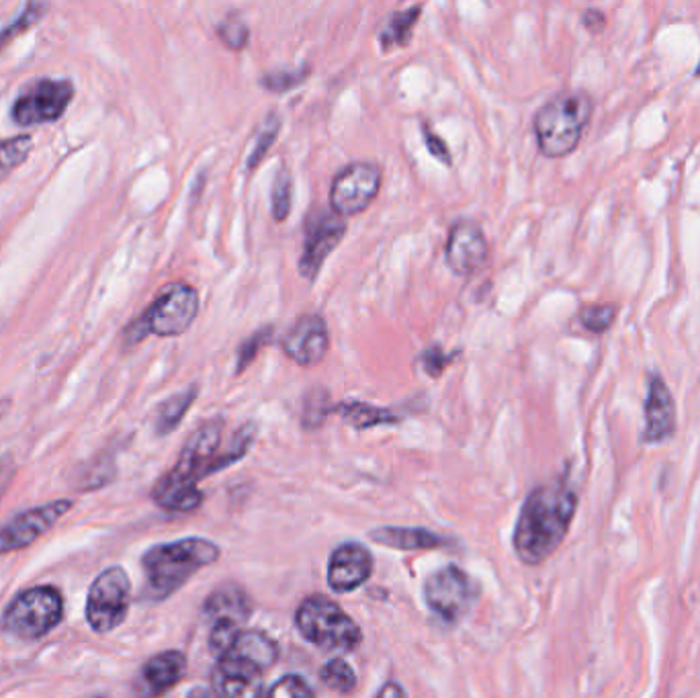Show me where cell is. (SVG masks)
<instances>
[{
  "instance_id": "obj_13",
  "label": "cell",
  "mask_w": 700,
  "mask_h": 698,
  "mask_svg": "<svg viewBox=\"0 0 700 698\" xmlns=\"http://www.w3.org/2000/svg\"><path fill=\"white\" fill-rule=\"evenodd\" d=\"M429 607L447 621H459L474 602L471 581L459 567L448 565L433 574L424 586Z\"/></svg>"
},
{
  "instance_id": "obj_11",
  "label": "cell",
  "mask_w": 700,
  "mask_h": 698,
  "mask_svg": "<svg viewBox=\"0 0 700 698\" xmlns=\"http://www.w3.org/2000/svg\"><path fill=\"white\" fill-rule=\"evenodd\" d=\"M348 225L338 213L332 209H320L313 211L305 223V239H303V251L299 256V275L305 281L313 282L329 261L330 254L338 248V244L346 236Z\"/></svg>"
},
{
  "instance_id": "obj_38",
  "label": "cell",
  "mask_w": 700,
  "mask_h": 698,
  "mask_svg": "<svg viewBox=\"0 0 700 698\" xmlns=\"http://www.w3.org/2000/svg\"><path fill=\"white\" fill-rule=\"evenodd\" d=\"M422 130H424V142H426V148L431 152V156L436 158L443 166H451V164H453V156H451L447 142H445L441 135L434 134L429 125H424Z\"/></svg>"
},
{
  "instance_id": "obj_35",
  "label": "cell",
  "mask_w": 700,
  "mask_h": 698,
  "mask_svg": "<svg viewBox=\"0 0 700 698\" xmlns=\"http://www.w3.org/2000/svg\"><path fill=\"white\" fill-rule=\"evenodd\" d=\"M45 11H47V4H42V2L27 4L25 11L16 16L15 23H11L7 30L0 31V47L9 44L21 31L30 30L31 25H35L44 16Z\"/></svg>"
},
{
  "instance_id": "obj_32",
  "label": "cell",
  "mask_w": 700,
  "mask_h": 698,
  "mask_svg": "<svg viewBox=\"0 0 700 698\" xmlns=\"http://www.w3.org/2000/svg\"><path fill=\"white\" fill-rule=\"evenodd\" d=\"M322 683L326 684L332 690L348 695L357 688V674L351 668V664H346L344 660H330L329 664L320 672Z\"/></svg>"
},
{
  "instance_id": "obj_25",
  "label": "cell",
  "mask_w": 700,
  "mask_h": 698,
  "mask_svg": "<svg viewBox=\"0 0 700 698\" xmlns=\"http://www.w3.org/2000/svg\"><path fill=\"white\" fill-rule=\"evenodd\" d=\"M422 4H412L402 11L391 13L388 23L379 31V45L384 52H389L393 47H403L412 40V30L422 15Z\"/></svg>"
},
{
  "instance_id": "obj_34",
  "label": "cell",
  "mask_w": 700,
  "mask_h": 698,
  "mask_svg": "<svg viewBox=\"0 0 700 698\" xmlns=\"http://www.w3.org/2000/svg\"><path fill=\"white\" fill-rule=\"evenodd\" d=\"M275 328L263 326L256 330L253 336H248L246 341L240 344L238 363H236V375H242L254 363V358L258 357V353L267 346L270 336H273Z\"/></svg>"
},
{
  "instance_id": "obj_4",
  "label": "cell",
  "mask_w": 700,
  "mask_h": 698,
  "mask_svg": "<svg viewBox=\"0 0 700 698\" xmlns=\"http://www.w3.org/2000/svg\"><path fill=\"white\" fill-rule=\"evenodd\" d=\"M220 547L208 539H180L156 545L144 555L148 592L154 598L175 595L195 574L215 564Z\"/></svg>"
},
{
  "instance_id": "obj_18",
  "label": "cell",
  "mask_w": 700,
  "mask_h": 698,
  "mask_svg": "<svg viewBox=\"0 0 700 698\" xmlns=\"http://www.w3.org/2000/svg\"><path fill=\"white\" fill-rule=\"evenodd\" d=\"M211 686L215 698H265L263 672L230 657L218 660V666L211 674Z\"/></svg>"
},
{
  "instance_id": "obj_12",
  "label": "cell",
  "mask_w": 700,
  "mask_h": 698,
  "mask_svg": "<svg viewBox=\"0 0 700 698\" xmlns=\"http://www.w3.org/2000/svg\"><path fill=\"white\" fill-rule=\"evenodd\" d=\"M281 351L303 369L318 367L330 351V332L326 320L320 313H303L287 330Z\"/></svg>"
},
{
  "instance_id": "obj_42",
  "label": "cell",
  "mask_w": 700,
  "mask_h": 698,
  "mask_svg": "<svg viewBox=\"0 0 700 698\" xmlns=\"http://www.w3.org/2000/svg\"><path fill=\"white\" fill-rule=\"evenodd\" d=\"M697 75L700 76V64H699V68H697Z\"/></svg>"
},
{
  "instance_id": "obj_6",
  "label": "cell",
  "mask_w": 700,
  "mask_h": 698,
  "mask_svg": "<svg viewBox=\"0 0 700 698\" xmlns=\"http://www.w3.org/2000/svg\"><path fill=\"white\" fill-rule=\"evenodd\" d=\"M301 638L320 650L353 652L363 641L358 624L326 596H312L296 614Z\"/></svg>"
},
{
  "instance_id": "obj_30",
  "label": "cell",
  "mask_w": 700,
  "mask_h": 698,
  "mask_svg": "<svg viewBox=\"0 0 700 698\" xmlns=\"http://www.w3.org/2000/svg\"><path fill=\"white\" fill-rule=\"evenodd\" d=\"M619 310L614 303H590L584 306L578 313V322L584 330L592 334H604L616 322Z\"/></svg>"
},
{
  "instance_id": "obj_26",
  "label": "cell",
  "mask_w": 700,
  "mask_h": 698,
  "mask_svg": "<svg viewBox=\"0 0 700 698\" xmlns=\"http://www.w3.org/2000/svg\"><path fill=\"white\" fill-rule=\"evenodd\" d=\"M281 128H284V120L279 118V113H277V111L268 113L265 121L260 123L258 132L254 135L253 152H251V156H248V160H246V168H248V170H256V168L263 164V160L267 158L268 149L275 146Z\"/></svg>"
},
{
  "instance_id": "obj_2",
  "label": "cell",
  "mask_w": 700,
  "mask_h": 698,
  "mask_svg": "<svg viewBox=\"0 0 700 698\" xmlns=\"http://www.w3.org/2000/svg\"><path fill=\"white\" fill-rule=\"evenodd\" d=\"M222 434L224 420L213 418L187 439L177 465L154 486L152 498L156 505L173 512H191L201 506L203 494L197 484L215 472V463L222 453Z\"/></svg>"
},
{
  "instance_id": "obj_20",
  "label": "cell",
  "mask_w": 700,
  "mask_h": 698,
  "mask_svg": "<svg viewBox=\"0 0 700 698\" xmlns=\"http://www.w3.org/2000/svg\"><path fill=\"white\" fill-rule=\"evenodd\" d=\"M222 657L236 660L240 664H246V666L265 674V669L270 668L277 662L279 647L265 633H260V631H244L242 629L236 639H234V643L230 645V650Z\"/></svg>"
},
{
  "instance_id": "obj_29",
  "label": "cell",
  "mask_w": 700,
  "mask_h": 698,
  "mask_svg": "<svg viewBox=\"0 0 700 698\" xmlns=\"http://www.w3.org/2000/svg\"><path fill=\"white\" fill-rule=\"evenodd\" d=\"M31 148V135H16L0 142V180L7 179L15 168L27 160Z\"/></svg>"
},
{
  "instance_id": "obj_8",
  "label": "cell",
  "mask_w": 700,
  "mask_h": 698,
  "mask_svg": "<svg viewBox=\"0 0 700 698\" xmlns=\"http://www.w3.org/2000/svg\"><path fill=\"white\" fill-rule=\"evenodd\" d=\"M384 185V168L358 160L344 166L330 185V209L341 218H355L373 206Z\"/></svg>"
},
{
  "instance_id": "obj_22",
  "label": "cell",
  "mask_w": 700,
  "mask_h": 698,
  "mask_svg": "<svg viewBox=\"0 0 700 698\" xmlns=\"http://www.w3.org/2000/svg\"><path fill=\"white\" fill-rule=\"evenodd\" d=\"M371 539L379 545H388L393 550L416 551L436 550L445 545L447 541L443 536L424 531V529H403V527H386V529H375Z\"/></svg>"
},
{
  "instance_id": "obj_9",
  "label": "cell",
  "mask_w": 700,
  "mask_h": 698,
  "mask_svg": "<svg viewBox=\"0 0 700 698\" xmlns=\"http://www.w3.org/2000/svg\"><path fill=\"white\" fill-rule=\"evenodd\" d=\"M132 581L123 567H109L90 586L87 598V621L97 633L118 629L130 610Z\"/></svg>"
},
{
  "instance_id": "obj_10",
  "label": "cell",
  "mask_w": 700,
  "mask_h": 698,
  "mask_svg": "<svg viewBox=\"0 0 700 698\" xmlns=\"http://www.w3.org/2000/svg\"><path fill=\"white\" fill-rule=\"evenodd\" d=\"M75 99V85L70 80H35L21 90L11 115L21 128H35L60 120Z\"/></svg>"
},
{
  "instance_id": "obj_28",
  "label": "cell",
  "mask_w": 700,
  "mask_h": 698,
  "mask_svg": "<svg viewBox=\"0 0 700 698\" xmlns=\"http://www.w3.org/2000/svg\"><path fill=\"white\" fill-rule=\"evenodd\" d=\"M218 40L230 49V52H242L246 45L251 44V27L246 23L244 15L240 11H232L224 16L222 23L215 27Z\"/></svg>"
},
{
  "instance_id": "obj_1",
  "label": "cell",
  "mask_w": 700,
  "mask_h": 698,
  "mask_svg": "<svg viewBox=\"0 0 700 698\" xmlns=\"http://www.w3.org/2000/svg\"><path fill=\"white\" fill-rule=\"evenodd\" d=\"M578 512V494L564 481L543 484L529 494L514 529V551L522 564L541 565L564 543Z\"/></svg>"
},
{
  "instance_id": "obj_7",
  "label": "cell",
  "mask_w": 700,
  "mask_h": 698,
  "mask_svg": "<svg viewBox=\"0 0 700 698\" xmlns=\"http://www.w3.org/2000/svg\"><path fill=\"white\" fill-rule=\"evenodd\" d=\"M64 600L52 586H37L16 596L4 612L2 627L19 639H40L60 624Z\"/></svg>"
},
{
  "instance_id": "obj_36",
  "label": "cell",
  "mask_w": 700,
  "mask_h": 698,
  "mask_svg": "<svg viewBox=\"0 0 700 698\" xmlns=\"http://www.w3.org/2000/svg\"><path fill=\"white\" fill-rule=\"evenodd\" d=\"M455 357H459V351L445 353L438 344H433V346H429V348L418 357V363L422 365V369H424V373H426L429 377L438 379V377L445 373L448 365H453V358Z\"/></svg>"
},
{
  "instance_id": "obj_31",
  "label": "cell",
  "mask_w": 700,
  "mask_h": 698,
  "mask_svg": "<svg viewBox=\"0 0 700 698\" xmlns=\"http://www.w3.org/2000/svg\"><path fill=\"white\" fill-rule=\"evenodd\" d=\"M310 68L308 66H298V68H279V70H273L260 78V87L270 92H277V95H284L289 90L298 89L299 85L305 82V78L310 76Z\"/></svg>"
},
{
  "instance_id": "obj_43",
  "label": "cell",
  "mask_w": 700,
  "mask_h": 698,
  "mask_svg": "<svg viewBox=\"0 0 700 698\" xmlns=\"http://www.w3.org/2000/svg\"><path fill=\"white\" fill-rule=\"evenodd\" d=\"M203 698H208V697H205V695H203Z\"/></svg>"
},
{
  "instance_id": "obj_3",
  "label": "cell",
  "mask_w": 700,
  "mask_h": 698,
  "mask_svg": "<svg viewBox=\"0 0 700 698\" xmlns=\"http://www.w3.org/2000/svg\"><path fill=\"white\" fill-rule=\"evenodd\" d=\"M592 113L595 99L590 92L581 89L557 92L536 111L533 121L538 152L552 160L566 158L578 148Z\"/></svg>"
},
{
  "instance_id": "obj_16",
  "label": "cell",
  "mask_w": 700,
  "mask_h": 698,
  "mask_svg": "<svg viewBox=\"0 0 700 698\" xmlns=\"http://www.w3.org/2000/svg\"><path fill=\"white\" fill-rule=\"evenodd\" d=\"M678 429V410L670 387L659 373L649 375L645 398V429L643 441L647 445H662L670 441Z\"/></svg>"
},
{
  "instance_id": "obj_40",
  "label": "cell",
  "mask_w": 700,
  "mask_h": 698,
  "mask_svg": "<svg viewBox=\"0 0 700 698\" xmlns=\"http://www.w3.org/2000/svg\"><path fill=\"white\" fill-rule=\"evenodd\" d=\"M377 698H405L403 697L402 686L396 683H389L379 690Z\"/></svg>"
},
{
  "instance_id": "obj_27",
  "label": "cell",
  "mask_w": 700,
  "mask_h": 698,
  "mask_svg": "<svg viewBox=\"0 0 700 698\" xmlns=\"http://www.w3.org/2000/svg\"><path fill=\"white\" fill-rule=\"evenodd\" d=\"M291 206H293V177H291L289 168L281 166L277 177L273 180V189H270L273 220L277 223L285 222L291 213Z\"/></svg>"
},
{
  "instance_id": "obj_5",
  "label": "cell",
  "mask_w": 700,
  "mask_h": 698,
  "mask_svg": "<svg viewBox=\"0 0 700 698\" xmlns=\"http://www.w3.org/2000/svg\"><path fill=\"white\" fill-rule=\"evenodd\" d=\"M199 293L193 285L175 281L165 289L146 308L137 320L125 330V344H137L148 336L175 339L193 326L199 315Z\"/></svg>"
},
{
  "instance_id": "obj_24",
  "label": "cell",
  "mask_w": 700,
  "mask_h": 698,
  "mask_svg": "<svg viewBox=\"0 0 700 698\" xmlns=\"http://www.w3.org/2000/svg\"><path fill=\"white\" fill-rule=\"evenodd\" d=\"M197 396H199V387L191 386L163 401L158 406V410H156V418H154V431H156V434L165 436V434L177 431L182 418L187 417V412L191 410Z\"/></svg>"
},
{
  "instance_id": "obj_41",
  "label": "cell",
  "mask_w": 700,
  "mask_h": 698,
  "mask_svg": "<svg viewBox=\"0 0 700 698\" xmlns=\"http://www.w3.org/2000/svg\"><path fill=\"white\" fill-rule=\"evenodd\" d=\"M9 410H11V400L9 398L0 400V420L9 414Z\"/></svg>"
},
{
  "instance_id": "obj_37",
  "label": "cell",
  "mask_w": 700,
  "mask_h": 698,
  "mask_svg": "<svg viewBox=\"0 0 700 698\" xmlns=\"http://www.w3.org/2000/svg\"><path fill=\"white\" fill-rule=\"evenodd\" d=\"M265 698H315L312 688L299 676H285L275 684Z\"/></svg>"
},
{
  "instance_id": "obj_39",
  "label": "cell",
  "mask_w": 700,
  "mask_h": 698,
  "mask_svg": "<svg viewBox=\"0 0 700 698\" xmlns=\"http://www.w3.org/2000/svg\"><path fill=\"white\" fill-rule=\"evenodd\" d=\"M581 21H584V25L588 27L590 31H600L604 27V23H607V16L602 15L600 11H595V9H590V11H586L584 16H581Z\"/></svg>"
},
{
  "instance_id": "obj_15",
  "label": "cell",
  "mask_w": 700,
  "mask_h": 698,
  "mask_svg": "<svg viewBox=\"0 0 700 698\" xmlns=\"http://www.w3.org/2000/svg\"><path fill=\"white\" fill-rule=\"evenodd\" d=\"M70 508V500H56L52 505L33 508L15 517L0 529V555L30 547L31 543L45 535Z\"/></svg>"
},
{
  "instance_id": "obj_14",
  "label": "cell",
  "mask_w": 700,
  "mask_h": 698,
  "mask_svg": "<svg viewBox=\"0 0 700 698\" xmlns=\"http://www.w3.org/2000/svg\"><path fill=\"white\" fill-rule=\"evenodd\" d=\"M490 244L479 223L474 220H459L448 230L445 258L451 273L457 277H471L488 263Z\"/></svg>"
},
{
  "instance_id": "obj_23",
  "label": "cell",
  "mask_w": 700,
  "mask_h": 698,
  "mask_svg": "<svg viewBox=\"0 0 700 698\" xmlns=\"http://www.w3.org/2000/svg\"><path fill=\"white\" fill-rule=\"evenodd\" d=\"M332 412H338L344 418V422H348L357 431H367L381 424H398L402 420V417L396 414L393 410L377 408L365 401H343L334 406Z\"/></svg>"
},
{
  "instance_id": "obj_21",
  "label": "cell",
  "mask_w": 700,
  "mask_h": 698,
  "mask_svg": "<svg viewBox=\"0 0 700 698\" xmlns=\"http://www.w3.org/2000/svg\"><path fill=\"white\" fill-rule=\"evenodd\" d=\"M187 660L180 652H165L154 655L142 669V684L149 697H160L175 688L185 676Z\"/></svg>"
},
{
  "instance_id": "obj_19",
  "label": "cell",
  "mask_w": 700,
  "mask_h": 698,
  "mask_svg": "<svg viewBox=\"0 0 700 698\" xmlns=\"http://www.w3.org/2000/svg\"><path fill=\"white\" fill-rule=\"evenodd\" d=\"M248 614H251L248 596L234 584H227L224 588L215 590L209 596L208 605H205V617L211 621V627L242 629V624L248 621Z\"/></svg>"
},
{
  "instance_id": "obj_17",
  "label": "cell",
  "mask_w": 700,
  "mask_h": 698,
  "mask_svg": "<svg viewBox=\"0 0 700 698\" xmlns=\"http://www.w3.org/2000/svg\"><path fill=\"white\" fill-rule=\"evenodd\" d=\"M371 572V553L358 543H346L334 551L330 557V588L341 595L353 592L369 579Z\"/></svg>"
},
{
  "instance_id": "obj_33",
  "label": "cell",
  "mask_w": 700,
  "mask_h": 698,
  "mask_svg": "<svg viewBox=\"0 0 700 698\" xmlns=\"http://www.w3.org/2000/svg\"><path fill=\"white\" fill-rule=\"evenodd\" d=\"M334 410V406H330L329 391L324 387H313L308 391L305 400H303V424L305 426H318L324 418L329 417Z\"/></svg>"
}]
</instances>
